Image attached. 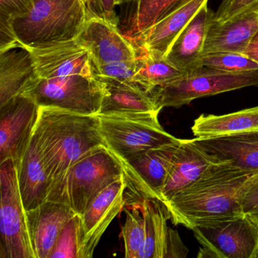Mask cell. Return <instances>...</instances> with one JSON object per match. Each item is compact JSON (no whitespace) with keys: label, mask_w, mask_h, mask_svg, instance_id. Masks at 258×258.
Here are the masks:
<instances>
[{"label":"cell","mask_w":258,"mask_h":258,"mask_svg":"<svg viewBox=\"0 0 258 258\" xmlns=\"http://www.w3.org/2000/svg\"><path fill=\"white\" fill-rule=\"evenodd\" d=\"M0 258H36L13 159L0 163Z\"/></svg>","instance_id":"52a82bcc"},{"label":"cell","mask_w":258,"mask_h":258,"mask_svg":"<svg viewBox=\"0 0 258 258\" xmlns=\"http://www.w3.org/2000/svg\"><path fill=\"white\" fill-rule=\"evenodd\" d=\"M38 78L34 58L26 47L0 52V106L21 94Z\"/></svg>","instance_id":"603a6c76"},{"label":"cell","mask_w":258,"mask_h":258,"mask_svg":"<svg viewBox=\"0 0 258 258\" xmlns=\"http://www.w3.org/2000/svg\"><path fill=\"white\" fill-rule=\"evenodd\" d=\"M197 141L208 152L237 167L258 172V130Z\"/></svg>","instance_id":"cb8c5ba5"},{"label":"cell","mask_w":258,"mask_h":258,"mask_svg":"<svg viewBox=\"0 0 258 258\" xmlns=\"http://www.w3.org/2000/svg\"><path fill=\"white\" fill-rule=\"evenodd\" d=\"M242 209L244 214H254L258 211V173L244 194Z\"/></svg>","instance_id":"d590c367"},{"label":"cell","mask_w":258,"mask_h":258,"mask_svg":"<svg viewBox=\"0 0 258 258\" xmlns=\"http://www.w3.org/2000/svg\"><path fill=\"white\" fill-rule=\"evenodd\" d=\"M34 134L50 180V191L81 157L95 148L105 146L99 116L61 108L40 106Z\"/></svg>","instance_id":"7a4b0ae2"},{"label":"cell","mask_w":258,"mask_h":258,"mask_svg":"<svg viewBox=\"0 0 258 258\" xmlns=\"http://www.w3.org/2000/svg\"><path fill=\"white\" fill-rule=\"evenodd\" d=\"M181 139L126 158H115L125 182V205L140 207L146 199H158L167 179Z\"/></svg>","instance_id":"8992f818"},{"label":"cell","mask_w":258,"mask_h":258,"mask_svg":"<svg viewBox=\"0 0 258 258\" xmlns=\"http://www.w3.org/2000/svg\"><path fill=\"white\" fill-rule=\"evenodd\" d=\"M78 37L88 48L95 68L139 56L138 48L130 37L120 34L117 26L98 18L89 19Z\"/></svg>","instance_id":"e0dca14e"},{"label":"cell","mask_w":258,"mask_h":258,"mask_svg":"<svg viewBox=\"0 0 258 258\" xmlns=\"http://www.w3.org/2000/svg\"><path fill=\"white\" fill-rule=\"evenodd\" d=\"M136 0H117V5L120 4H129V3H135Z\"/></svg>","instance_id":"74e56055"},{"label":"cell","mask_w":258,"mask_h":258,"mask_svg":"<svg viewBox=\"0 0 258 258\" xmlns=\"http://www.w3.org/2000/svg\"><path fill=\"white\" fill-rule=\"evenodd\" d=\"M17 169L19 189L25 210L35 209L47 200L51 182L34 134Z\"/></svg>","instance_id":"44dd1931"},{"label":"cell","mask_w":258,"mask_h":258,"mask_svg":"<svg viewBox=\"0 0 258 258\" xmlns=\"http://www.w3.org/2000/svg\"><path fill=\"white\" fill-rule=\"evenodd\" d=\"M97 79L105 84L106 90L99 114L160 113L162 109L152 90L146 91L137 84L105 78Z\"/></svg>","instance_id":"7402d4cb"},{"label":"cell","mask_w":258,"mask_h":258,"mask_svg":"<svg viewBox=\"0 0 258 258\" xmlns=\"http://www.w3.org/2000/svg\"><path fill=\"white\" fill-rule=\"evenodd\" d=\"M185 0H136L130 25V38L136 37L161 20Z\"/></svg>","instance_id":"4316f807"},{"label":"cell","mask_w":258,"mask_h":258,"mask_svg":"<svg viewBox=\"0 0 258 258\" xmlns=\"http://www.w3.org/2000/svg\"><path fill=\"white\" fill-rule=\"evenodd\" d=\"M123 176L102 190L81 218V258L93 256L101 238L125 205Z\"/></svg>","instance_id":"4fadbf2b"},{"label":"cell","mask_w":258,"mask_h":258,"mask_svg":"<svg viewBox=\"0 0 258 258\" xmlns=\"http://www.w3.org/2000/svg\"><path fill=\"white\" fill-rule=\"evenodd\" d=\"M243 55L249 57V58L258 63V31H256V34L253 36L252 40H250Z\"/></svg>","instance_id":"8d00e7d4"},{"label":"cell","mask_w":258,"mask_h":258,"mask_svg":"<svg viewBox=\"0 0 258 258\" xmlns=\"http://www.w3.org/2000/svg\"><path fill=\"white\" fill-rule=\"evenodd\" d=\"M214 14L208 4H205L178 36L166 55L165 59L185 75L203 68L204 46Z\"/></svg>","instance_id":"d6986e66"},{"label":"cell","mask_w":258,"mask_h":258,"mask_svg":"<svg viewBox=\"0 0 258 258\" xmlns=\"http://www.w3.org/2000/svg\"><path fill=\"white\" fill-rule=\"evenodd\" d=\"M158 112L98 114L105 146L115 158H126L178 140L164 131Z\"/></svg>","instance_id":"5b68a950"},{"label":"cell","mask_w":258,"mask_h":258,"mask_svg":"<svg viewBox=\"0 0 258 258\" xmlns=\"http://www.w3.org/2000/svg\"><path fill=\"white\" fill-rule=\"evenodd\" d=\"M192 231L202 245L199 258H258V219L252 214Z\"/></svg>","instance_id":"30bf717a"},{"label":"cell","mask_w":258,"mask_h":258,"mask_svg":"<svg viewBox=\"0 0 258 258\" xmlns=\"http://www.w3.org/2000/svg\"><path fill=\"white\" fill-rule=\"evenodd\" d=\"M50 258H81V218L78 214L63 228Z\"/></svg>","instance_id":"f1b7e54d"},{"label":"cell","mask_w":258,"mask_h":258,"mask_svg":"<svg viewBox=\"0 0 258 258\" xmlns=\"http://www.w3.org/2000/svg\"><path fill=\"white\" fill-rule=\"evenodd\" d=\"M258 130V106L223 115L202 114L195 120L191 131L196 138H217Z\"/></svg>","instance_id":"d4e9b609"},{"label":"cell","mask_w":258,"mask_h":258,"mask_svg":"<svg viewBox=\"0 0 258 258\" xmlns=\"http://www.w3.org/2000/svg\"><path fill=\"white\" fill-rule=\"evenodd\" d=\"M258 172L225 160L211 166L197 181L164 204L175 226L192 230L244 215V194Z\"/></svg>","instance_id":"6da1fadb"},{"label":"cell","mask_w":258,"mask_h":258,"mask_svg":"<svg viewBox=\"0 0 258 258\" xmlns=\"http://www.w3.org/2000/svg\"><path fill=\"white\" fill-rule=\"evenodd\" d=\"M40 106L21 93L0 106V163L13 159L19 166L38 120Z\"/></svg>","instance_id":"8fae6325"},{"label":"cell","mask_w":258,"mask_h":258,"mask_svg":"<svg viewBox=\"0 0 258 258\" xmlns=\"http://www.w3.org/2000/svg\"><path fill=\"white\" fill-rule=\"evenodd\" d=\"M209 0H185L141 34L131 38L140 50L165 58L173 42Z\"/></svg>","instance_id":"2e32d148"},{"label":"cell","mask_w":258,"mask_h":258,"mask_svg":"<svg viewBox=\"0 0 258 258\" xmlns=\"http://www.w3.org/2000/svg\"><path fill=\"white\" fill-rule=\"evenodd\" d=\"M22 93L32 98L40 107L98 115L106 90L105 84L95 77L72 75L51 79L38 78Z\"/></svg>","instance_id":"ba28073f"},{"label":"cell","mask_w":258,"mask_h":258,"mask_svg":"<svg viewBox=\"0 0 258 258\" xmlns=\"http://www.w3.org/2000/svg\"><path fill=\"white\" fill-rule=\"evenodd\" d=\"M258 31V10L225 22L212 19L204 46V55L217 52L243 54Z\"/></svg>","instance_id":"ffe728a7"},{"label":"cell","mask_w":258,"mask_h":258,"mask_svg":"<svg viewBox=\"0 0 258 258\" xmlns=\"http://www.w3.org/2000/svg\"><path fill=\"white\" fill-rule=\"evenodd\" d=\"M137 68L138 58L134 60L114 61L95 68L94 77L127 84H136L134 79Z\"/></svg>","instance_id":"4dcf8cb0"},{"label":"cell","mask_w":258,"mask_h":258,"mask_svg":"<svg viewBox=\"0 0 258 258\" xmlns=\"http://www.w3.org/2000/svg\"><path fill=\"white\" fill-rule=\"evenodd\" d=\"M126 221L121 229L125 257L140 258L146 241V223L140 207L125 210Z\"/></svg>","instance_id":"83f0119b"},{"label":"cell","mask_w":258,"mask_h":258,"mask_svg":"<svg viewBox=\"0 0 258 258\" xmlns=\"http://www.w3.org/2000/svg\"><path fill=\"white\" fill-rule=\"evenodd\" d=\"M225 161L208 152L196 138L181 140L160 194L163 204L197 181L211 166Z\"/></svg>","instance_id":"5bb4252c"},{"label":"cell","mask_w":258,"mask_h":258,"mask_svg":"<svg viewBox=\"0 0 258 258\" xmlns=\"http://www.w3.org/2000/svg\"><path fill=\"white\" fill-rule=\"evenodd\" d=\"M252 214V215L254 216L255 217H256V218L258 219V211H257V212L254 213V214Z\"/></svg>","instance_id":"f35d334b"},{"label":"cell","mask_w":258,"mask_h":258,"mask_svg":"<svg viewBox=\"0 0 258 258\" xmlns=\"http://www.w3.org/2000/svg\"><path fill=\"white\" fill-rule=\"evenodd\" d=\"M90 19L87 0H34L31 11L13 21L23 47L78 38Z\"/></svg>","instance_id":"3957f363"},{"label":"cell","mask_w":258,"mask_h":258,"mask_svg":"<svg viewBox=\"0 0 258 258\" xmlns=\"http://www.w3.org/2000/svg\"><path fill=\"white\" fill-rule=\"evenodd\" d=\"M258 10V0H222L213 19L217 22H226L240 15Z\"/></svg>","instance_id":"1f68e13d"},{"label":"cell","mask_w":258,"mask_h":258,"mask_svg":"<svg viewBox=\"0 0 258 258\" xmlns=\"http://www.w3.org/2000/svg\"><path fill=\"white\" fill-rule=\"evenodd\" d=\"M34 0H0V19L13 22L26 16L34 6Z\"/></svg>","instance_id":"836d02e7"},{"label":"cell","mask_w":258,"mask_h":258,"mask_svg":"<svg viewBox=\"0 0 258 258\" xmlns=\"http://www.w3.org/2000/svg\"><path fill=\"white\" fill-rule=\"evenodd\" d=\"M202 64L207 69L229 72H245L258 70V63L243 54L217 52L207 54Z\"/></svg>","instance_id":"f546056e"},{"label":"cell","mask_w":258,"mask_h":258,"mask_svg":"<svg viewBox=\"0 0 258 258\" xmlns=\"http://www.w3.org/2000/svg\"><path fill=\"white\" fill-rule=\"evenodd\" d=\"M26 48L34 58L39 78L51 79L72 75L94 77L91 54L79 37Z\"/></svg>","instance_id":"7c38bea8"},{"label":"cell","mask_w":258,"mask_h":258,"mask_svg":"<svg viewBox=\"0 0 258 258\" xmlns=\"http://www.w3.org/2000/svg\"><path fill=\"white\" fill-rule=\"evenodd\" d=\"M122 176L118 161L106 146H99L70 167L61 183L50 191L47 200L66 204L81 216L102 190Z\"/></svg>","instance_id":"277c9868"},{"label":"cell","mask_w":258,"mask_h":258,"mask_svg":"<svg viewBox=\"0 0 258 258\" xmlns=\"http://www.w3.org/2000/svg\"><path fill=\"white\" fill-rule=\"evenodd\" d=\"M17 47L23 46L16 37L13 22L0 19V52Z\"/></svg>","instance_id":"e575fe53"},{"label":"cell","mask_w":258,"mask_h":258,"mask_svg":"<svg viewBox=\"0 0 258 258\" xmlns=\"http://www.w3.org/2000/svg\"><path fill=\"white\" fill-rule=\"evenodd\" d=\"M184 76L185 74L165 58H158L139 49L138 68L134 80L146 91L171 84Z\"/></svg>","instance_id":"484cf974"},{"label":"cell","mask_w":258,"mask_h":258,"mask_svg":"<svg viewBox=\"0 0 258 258\" xmlns=\"http://www.w3.org/2000/svg\"><path fill=\"white\" fill-rule=\"evenodd\" d=\"M75 215L69 205L52 200H46L35 209L27 211L36 258H50L61 230Z\"/></svg>","instance_id":"ac0fdd59"},{"label":"cell","mask_w":258,"mask_h":258,"mask_svg":"<svg viewBox=\"0 0 258 258\" xmlns=\"http://www.w3.org/2000/svg\"><path fill=\"white\" fill-rule=\"evenodd\" d=\"M90 18H98L111 25H118V17L115 12L117 0H87Z\"/></svg>","instance_id":"d6a6232c"},{"label":"cell","mask_w":258,"mask_h":258,"mask_svg":"<svg viewBox=\"0 0 258 258\" xmlns=\"http://www.w3.org/2000/svg\"><path fill=\"white\" fill-rule=\"evenodd\" d=\"M146 223V241L140 258L185 257L188 250L177 231L167 226V209L158 199H146L140 206Z\"/></svg>","instance_id":"9a60e30c"},{"label":"cell","mask_w":258,"mask_h":258,"mask_svg":"<svg viewBox=\"0 0 258 258\" xmlns=\"http://www.w3.org/2000/svg\"><path fill=\"white\" fill-rule=\"evenodd\" d=\"M253 86H258V70L229 72L203 67L152 91L161 108H179L199 98Z\"/></svg>","instance_id":"9c48e42d"}]
</instances>
